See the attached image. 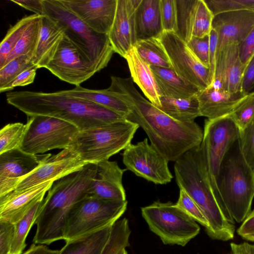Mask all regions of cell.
Returning a JSON list of instances; mask_svg holds the SVG:
<instances>
[{
  "instance_id": "cell-1",
  "label": "cell",
  "mask_w": 254,
  "mask_h": 254,
  "mask_svg": "<svg viewBox=\"0 0 254 254\" xmlns=\"http://www.w3.org/2000/svg\"><path fill=\"white\" fill-rule=\"evenodd\" d=\"M108 88L117 93L130 109L126 119L141 127L150 144L169 161L175 162L201 144L203 131L195 122H180L164 113L141 95L131 77L112 76Z\"/></svg>"
},
{
  "instance_id": "cell-2",
  "label": "cell",
  "mask_w": 254,
  "mask_h": 254,
  "mask_svg": "<svg viewBox=\"0 0 254 254\" xmlns=\"http://www.w3.org/2000/svg\"><path fill=\"white\" fill-rule=\"evenodd\" d=\"M174 172L179 188L187 192L207 219L209 226L205 231L209 237L222 241L233 239L234 222L224 207L201 144L175 161Z\"/></svg>"
},
{
  "instance_id": "cell-3",
  "label": "cell",
  "mask_w": 254,
  "mask_h": 254,
  "mask_svg": "<svg viewBox=\"0 0 254 254\" xmlns=\"http://www.w3.org/2000/svg\"><path fill=\"white\" fill-rule=\"evenodd\" d=\"M6 98L8 104L27 117L41 115L58 118L72 124L80 131L126 119L105 107L68 96L61 91L9 92Z\"/></svg>"
},
{
  "instance_id": "cell-4",
  "label": "cell",
  "mask_w": 254,
  "mask_h": 254,
  "mask_svg": "<svg viewBox=\"0 0 254 254\" xmlns=\"http://www.w3.org/2000/svg\"><path fill=\"white\" fill-rule=\"evenodd\" d=\"M96 169L97 164L88 163L81 170L54 183L43 199L35 221L33 243L49 245L64 239L67 216L74 205L87 195Z\"/></svg>"
},
{
  "instance_id": "cell-5",
  "label": "cell",
  "mask_w": 254,
  "mask_h": 254,
  "mask_svg": "<svg viewBox=\"0 0 254 254\" xmlns=\"http://www.w3.org/2000/svg\"><path fill=\"white\" fill-rule=\"evenodd\" d=\"M215 179L228 216L234 223L243 222L252 211L254 173L242 153L239 139L225 154Z\"/></svg>"
},
{
  "instance_id": "cell-6",
  "label": "cell",
  "mask_w": 254,
  "mask_h": 254,
  "mask_svg": "<svg viewBox=\"0 0 254 254\" xmlns=\"http://www.w3.org/2000/svg\"><path fill=\"white\" fill-rule=\"evenodd\" d=\"M44 15L56 23L83 59L96 72L106 67L114 51L108 34L96 32L68 10L60 0H42Z\"/></svg>"
},
{
  "instance_id": "cell-7",
  "label": "cell",
  "mask_w": 254,
  "mask_h": 254,
  "mask_svg": "<svg viewBox=\"0 0 254 254\" xmlns=\"http://www.w3.org/2000/svg\"><path fill=\"white\" fill-rule=\"evenodd\" d=\"M138 127L125 119L79 130L67 148L85 163L97 164L125 150Z\"/></svg>"
},
{
  "instance_id": "cell-8",
  "label": "cell",
  "mask_w": 254,
  "mask_h": 254,
  "mask_svg": "<svg viewBox=\"0 0 254 254\" xmlns=\"http://www.w3.org/2000/svg\"><path fill=\"white\" fill-rule=\"evenodd\" d=\"M127 200L86 196L72 207L66 221L65 242L113 225L127 209Z\"/></svg>"
},
{
  "instance_id": "cell-9",
  "label": "cell",
  "mask_w": 254,
  "mask_h": 254,
  "mask_svg": "<svg viewBox=\"0 0 254 254\" xmlns=\"http://www.w3.org/2000/svg\"><path fill=\"white\" fill-rule=\"evenodd\" d=\"M141 211L150 230L165 245L184 247L199 233L196 221L171 202L155 201Z\"/></svg>"
},
{
  "instance_id": "cell-10",
  "label": "cell",
  "mask_w": 254,
  "mask_h": 254,
  "mask_svg": "<svg viewBox=\"0 0 254 254\" xmlns=\"http://www.w3.org/2000/svg\"><path fill=\"white\" fill-rule=\"evenodd\" d=\"M20 148L33 155L67 148L79 130L71 123L46 116H28Z\"/></svg>"
},
{
  "instance_id": "cell-11",
  "label": "cell",
  "mask_w": 254,
  "mask_h": 254,
  "mask_svg": "<svg viewBox=\"0 0 254 254\" xmlns=\"http://www.w3.org/2000/svg\"><path fill=\"white\" fill-rule=\"evenodd\" d=\"M123 162L127 170L155 184H166L173 178L169 161L149 144L147 138L129 144L123 153Z\"/></svg>"
},
{
  "instance_id": "cell-12",
  "label": "cell",
  "mask_w": 254,
  "mask_h": 254,
  "mask_svg": "<svg viewBox=\"0 0 254 254\" xmlns=\"http://www.w3.org/2000/svg\"><path fill=\"white\" fill-rule=\"evenodd\" d=\"M169 58L172 69L200 91L209 87V69L194 55L187 43L176 33L163 31L158 38Z\"/></svg>"
},
{
  "instance_id": "cell-13",
  "label": "cell",
  "mask_w": 254,
  "mask_h": 254,
  "mask_svg": "<svg viewBox=\"0 0 254 254\" xmlns=\"http://www.w3.org/2000/svg\"><path fill=\"white\" fill-rule=\"evenodd\" d=\"M240 133L239 128L230 115L205 120L201 144L209 171L214 178L225 154L239 139Z\"/></svg>"
},
{
  "instance_id": "cell-14",
  "label": "cell",
  "mask_w": 254,
  "mask_h": 254,
  "mask_svg": "<svg viewBox=\"0 0 254 254\" xmlns=\"http://www.w3.org/2000/svg\"><path fill=\"white\" fill-rule=\"evenodd\" d=\"M86 164L68 148L63 149L56 155L46 154L36 168L17 182L13 191L50 181H56L81 170Z\"/></svg>"
},
{
  "instance_id": "cell-15",
  "label": "cell",
  "mask_w": 254,
  "mask_h": 254,
  "mask_svg": "<svg viewBox=\"0 0 254 254\" xmlns=\"http://www.w3.org/2000/svg\"><path fill=\"white\" fill-rule=\"evenodd\" d=\"M45 68L61 80L75 86H80L96 73L64 34L56 54Z\"/></svg>"
},
{
  "instance_id": "cell-16",
  "label": "cell",
  "mask_w": 254,
  "mask_h": 254,
  "mask_svg": "<svg viewBox=\"0 0 254 254\" xmlns=\"http://www.w3.org/2000/svg\"><path fill=\"white\" fill-rule=\"evenodd\" d=\"M72 13L96 32L108 34L115 17L118 0H60Z\"/></svg>"
},
{
  "instance_id": "cell-17",
  "label": "cell",
  "mask_w": 254,
  "mask_h": 254,
  "mask_svg": "<svg viewBox=\"0 0 254 254\" xmlns=\"http://www.w3.org/2000/svg\"><path fill=\"white\" fill-rule=\"evenodd\" d=\"M141 0H118L114 21L108 37L114 53L125 58L137 42L135 11Z\"/></svg>"
},
{
  "instance_id": "cell-18",
  "label": "cell",
  "mask_w": 254,
  "mask_h": 254,
  "mask_svg": "<svg viewBox=\"0 0 254 254\" xmlns=\"http://www.w3.org/2000/svg\"><path fill=\"white\" fill-rule=\"evenodd\" d=\"M254 27V9L225 12L214 16L212 28L218 36L217 53L232 44H240Z\"/></svg>"
},
{
  "instance_id": "cell-19",
  "label": "cell",
  "mask_w": 254,
  "mask_h": 254,
  "mask_svg": "<svg viewBox=\"0 0 254 254\" xmlns=\"http://www.w3.org/2000/svg\"><path fill=\"white\" fill-rule=\"evenodd\" d=\"M45 155H33L20 148L0 154V197L13 191L17 182L36 168Z\"/></svg>"
},
{
  "instance_id": "cell-20",
  "label": "cell",
  "mask_w": 254,
  "mask_h": 254,
  "mask_svg": "<svg viewBox=\"0 0 254 254\" xmlns=\"http://www.w3.org/2000/svg\"><path fill=\"white\" fill-rule=\"evenodd\" d=\"M127 170L121 168L116 161L108 160L97 163L96 175L86 196L110 200H126L122 179Z\"/></svg>"
},
{
  "instance_id": "cell-21",
  "label": "cell",
  "mask_w": 254,
  "mask_h": 254,
  "mask_svg": "<svg viewBox=\"0 0 254 254\" xmlns=\"http://www.w3.org/2000/svg\"><path fill=\"white\" fill-rule=\"evenodd\" d=\"M55 181H50L0 197V221L13 224L19 220L46 193Z\"/></svg>"
},
{
  "instance_id": "cell-22",
  "label": "cell",
  "mask_w": 254,
  "mask_h": 254,
  "mask_svg": "<svg viewBox=\"0 0 254 254\" xmlns=\"http://www.w3.org/2000/svg\"><path fill=\"white\" fill-rule=\"evenodd\" d=\"M247 95L243 91L231 93L210 87L200 91L196 96L200 116L214 119L229 115Z\"/></svg>"
},
{
  "instance_id": "cell-23",
  "label": "cell",
  "mask_w": 254,
  "mask_h": 254,
  "mask_svg": "<svg viewBox=\"0 0 254 254\" xmlns=\"http://www.w3.org/2000/svg\"><path fill=\"white\" fill-rule=\"evenodd\" d=\"M125 59L127 62L133 81L138 86L147 99L159 108L161 95L150 65L140 57L134 47Z\"/></svg>"
},
{
  "instance_id": "cell-24",
  "label": "cell",
  "mask_w": 254,
  "mask_h": 254,
  "mask_svg": "<svg viewBox=\"0 0 254 254\" xmlns=\"http://www.w3.org/2000/svg\"><path fill=\"white\" fill-rule=\"evenodd\" d=\"M137 41L159 38L163 33L160 0H141L135 14Z\"/></svg>"
},
{
  "instance_id": "cell-25",
  "label": "cell",
  "mask_w": 254,
  "mask_h": 254,
  "mask_svg": "<svg viewBox=\"0 0 254 254\" xmlns=\"http://www.w3.org/2000/svg\"><path fill=\"white\" fill-rule=\"evenodd\" d=\"M161 96L186 99L200 90L195 85L178 76L172 68L150 66Z\"/></svg>"
},
{
  "instance_id": "cell-26",
  "label": "cell",
  "mask_w": 254,
  "mask_h": 254,
  "mask_svg": "<svg viewBox=\"0 0 254 254\" xmlns=\"http://www.w3.org/2000/svg\"><path fill=\"white\" fill-rule=\"evenodd\" d=\"M64 35L62 28L47 16L42 18V27L33 63L38 68H45L56 54Z\"/></svg>"
},
{
  "instance_id": "cell-27",
  "label": "cell",
  "mask_w": 254,
  "mask_h": 254,
  "mask_svg": "<svg viewBox=\"0 0 254 254\" xmlns=\"http://www.w3.org/2000/svg\"><path fill=\"white\" fill-rule=\"evenodd\" d=\"M112 226L66 241L59 254H102L109 240Z\"/></svg>"
},
{
  "instance_id": "cell-28",
  "label": "cell",
  "mask_w": 254,
  "mask_h": 254,
  "mask_svg": "<svg viewBox=\"0 0 254 254\" xmlns=\"http://www.w3.org/2000/svg\"><path fill=\"white\" fill-rule=\"evenodd\" d=\"M68 96L88 100L112 110L126 118L130 113V109L126 103L115 92L108 88L101 90L87 89L80 86L72 89L61 90Z\"/></svg>"
},
{
  "instance_id": "cell-29",
  "label": "cell",
  "mask_w": 254,
  "mask_h": 254,
  "mask_svg": "<svg viewBox=\"0 0 254 254\" xmlns=\"http://www.w3.org/2000/svg\"><path fill=\"white\" fill-rule=\"evenodd\" d=\"M160 109L172 118L182 122L190 123L200 116L196 95L186 99H176L161 96Z\"/></svg>"
},
{
  "instance_id": "cell-30",
  "label": "cell",
  "mask_w": 254,
  "mask_h": 254,
  "mask_svg": "<svg viewBox=\"0 0 254 254\" xmlns=\"http://www.w3.org/2000/svg\"><path fill=\"white\" fill-rule=\"evenodd\" d=\"M226 52V90L235 93L242 91V84L246 68L241 61L238 44L224 47Z\"/></svg>"
},
{
  "instance_id": "cell-31",
  "label": "cell",
  "mask_w": 254,
  "mask_h": 254,
  "mask_svg": "<svg viewBox=\"0 0 254 254\" xmlns=\"http://www.w3.org/2000/svg\"><path fill=\"white\" fill-rule=\"evenodd\" d=\"M43 16L36 14L9 55L4 65L13 59L21 56L28 55L33 59L40 39Z\"/></svg>"
},
{
  "instance_id": "cell-32",
  "label": "cell",
  "mask_w": 254,
  "mask_h": 254,
  "mask_svg": "<svg viewBox=\"0 0 254 254\" xmlns=\"http://www.w3.org/2000/svg\"><path fill=\"white\" fill-rule=\"evenodd\" d=\"M134 47L140 57L150 66L172 68L166 51L158 38L137 41Z\"/></svg>"
},
{
  "instance_id": "cell-33",
  "label": "cell",
  "mask_w": 254,
  "mask_h": 254,
  "mask_svg": "<svg viewBox=\"0 0 254 254\" xmlns=\"http://www.w3.org/2000/svg\"><path fill=\"white\" fill-rule=\"evenodd\" d=\"M43 199L38 201L19 220L13 224L11 254H21L25 248L26 237L31 227L35 224Z\"/></svg>"
},
{
  "instance_id": "cell-34",
  "label": "cell",
  "mask_w": 254,
  "mask_h": 254,
  "mask_svg": "<svg viewBox=\"0 0 254 254\" xmlns=\"http://www.w3.org/2000/svg\"><path fill=\"white\" fill-rule=\"evenodd\" d=\"M197 0H176L177 13L176 33L187 43L192 37L193 15Z\"/></svg>"
},
{
  "instance_id": "cell-35",
  "label": "cell",
  "mask_w": 254,
  "mask_h": 254,
  "mask_svg": "<svg viewBox=\"0 0 254 254\" xmlns=\"http://www.w3.org/2000/svg\"><path fill=\"white\" fill-rule=\"evenodd\" d=\"M35 15L36 14H33L23 17L7 31L0 45V68L4 65L9 55Z\"/></svg>"
},
{
  "instance_id": "cell-36",
  "label": "cell",
  "mask_w": 254,
  "mask_h": 254,
  "mask_svg": "<svg viewBox=\"0 0 254 254\" xmlns=\"http://www.w3.org/2000/svg\"><path fill=\"white\" fill-rule=\"evenodd\" d=\"M34 66L32 58L28 56H21L7 63L0 68V92L6 91L14 79L21 72Z\"/></svg>"
},
{
  "instance_id": "cell-37",
  "label": "cell",
  "mask_w": 254,
  "mask_h": 254,
  "mask_svg": "<svg viewBox=\"0 0 254 254\" xmlns=\"http://www.w3.org/2000/svg\"><path fill=\"white\" fill-rule=\"evenodd\" d=\"M26 130V124L10 123L0 130V154L5 152L20 148Z\"/></svg>"
},
{
  "instance_id": "cell-38",
  "label": "cell",
  "mask_w": 254,
  "mask_h": 254,
  "mask_svg": "<svg viewBox=\"0 0 254 254\" xmlns=\"http://www.w3.org/2000/svg\"><path fill=\"white\" fill-rule=\"evenodd\" d=\"M214 15L204 0H197L195 7L192 35L203 38L209 36L212 29Z\"/></svg>"
},
{
  "instance_id": "cell-39",
  "label": "cell",
  "mask_w": 254,
  "mask_h": 254,
  "mask_svg": "<svg viewBox=\"0 0 254 254\" xmlns=\"http://www.w3.org/2000/svg\"><path fill=\"white\" fill-rule=\"evenodd\" d=\"M230 116L240 131L244 129L254 118V91L248 94Z\"/></svg>"
},
{
  "instance_id": "cell-40",
  "label": "cell",
  "mask_w": 254,
  "mask_h": 254,
  "mask_svg": "<svg viewBox=\"0 0 254 254\" xmlns=\"http://www.w3.org/2000/svg\"><path fill=\"white\" fill-rule=\"evenodd\" d=\"M214 16L225 12L254 9V0H204Z\"/></svg>"
},
{
  "instance_id": "cell-41",
  "label": "cell",
  "mask_w": 254,
  "mask_h": 254,
  "mask_svg": "<svg viewBox=\"0 0 254 254\" xmlns=\"http://www.w3.org/2000/svg\"><path fill=\"white\" fill-rule=\"evenodd\" d=\"M175 204L205 229L208 227L207 219L194 200L183 189H180L179 198Z\"/></svg>"
},
{
  "instance_id": "cell-42",
  "label": "cell",
  "mask_w": 254,
  "mask_h": 254,
  "mask_svg": "<svg viewBox=\"0 0 254 254\" xmlns=\"http://www.w3.org/2000/svg\"><path fill=\"white\" fill-rule=\"evenodd\" d=\"M239 141L244 158L254 173V118L240 131Z\"/></svg>"
},
{
  "instance_id": "cell-43",
  "label": "cell",
  "mask_w": 254,
  "mask_h": 254,
  "mask_svg": "<svg viewBox=\"0 0 254 254\" xmlns=\"http://www.w3.org/2000/svg\"><path fill=\"white\" fill-rule=\"evenodd\" d=\"M160 9L164 31H177V7L176 0H160Z\"/></svg>"
},
{
  "instance_id": "cell-44",
  "label": "cell",
  "mask_w": 254,
  "mask_h": 254,
  "mask_svg": "<svg viewBox=\"0 0 254 254\" xmlns=\"http://www.w3.org/2000/svg\"><path fill=\"white\" fill-rule=\"evenodd\" d=\"M197 59L206 67H209V36L203 38L192 36L187 43Z\"/></svg>"
},
{
  "instance_id": "cell-45",
  "label": "cell",
  "mask_w": 254,
  "mask_h": 254,
  "mask_svg": "<svg viewBox=\"0 0 254 254\" xmlns=\"http://www.w3.org/2000/svg\"><path fill=\"white\" fill-rule=\"evenodd\" d=\"M14 235V225L0 221V254H11Z\"/></svg>"
},
{
  "instance_id": "cell-46",
  "label": "cell",
  "mask_w": 254,
  "mask_h": 254,
  "mask_svg": "<svg viewBox=\"0 0 254 254\" xmlns=\"http://www.w3.org/2000/svg\"><path fill=\"white\" fill-rule=\"evenodd\" d=\"M239 48L241 60L247 65L254 55V27L245 39L239 44Z\"/></svg>"
},
{
  "instance_id": "cell-47",
  "label": "cell",
  "mask_w": 254,
  "mask_h": 254,
  "mask_svg": "<svg viewBox=\"0 0 254 254\" xmlns=\"http://www.w3.org/2000/svg\"><path fill=\"white\" fill-rule=\"evenodd\" d=\"M209 78L210 85L213 82L217 55L218 36L216 31L212 29L209 35Z\"/></svg>"
},
{
  "instance_id": "cell-48",
  "label": "cell",
  "mask_w": 254,
  "mask_h": 254,
  "mask_svg": "<svg viewBox=\"0 0 254 254\" xmlns=\"http://www.w3.org/2000/svg\"><path fill=\"white\" fill-rule=\"evenodd\" d=\"M37 69L34 65L21 72L8 86L6 91L11 90L17 86H23L32 83L34 81Z\"/></svg>"
},
{
  "instance_id": "cell-49",
  "label": "cell",
  "mask_w": 254,
  "mask_h": 254,
  "mask_svg": "<svg viewBox=\"0 0 254 254\" xmlns=\"http://www.w3.org/2000/svg\"><path fill=\"white\" fill-rule=\"evenodd\" d=\"M237 232L243 239L254 242V210L244 220Z\"/></svg>"
},
{
  "instance_id": "cell-50",
  "label": "cell",
  "mask_w": 254,
  "mask_h": 254,
  "mask_svg": "<svg viewBox=\"0 0 254 254\" xmlns=\"http://www.w3.org/2000/svg\"><path fill=\"white\" fill-rule=\"evenodd\" d=\"M254 88V55L246 66L244 73L242 91L248 94Z\"/></svg>"
},
{
  "instance_id": "cell-51",
  "label": "cell",
  "mask_w": 254,
  "mask_h": 254,
  "mask_svg": "<svg viewBox=\"0 0 254 254\" xmlns=\"http://www.w3.org/2000/svg\"><path fill=\"white\" fill-rule=\"evenodd\" d=\"M24 8L33 12L34 14L43 15L42 0H11Z\"/></svg>"
},
{
  "instance_id": "cell-52",
  "label": "cell",
  "mask_w": 254,
  "mask_h": 254,
  "mask_svg": "<svg viewBox=\"0 0 254 254\" xmlns=\"http://www.w3.org/2000/svg\"><path fill=\"white\" fill-rule=\"evenodd\" d=\"M60 250H54L44 245L32 244L29 248L22 254H59Z\"/></svg>"
},
{
  "instance_id": "cell-53",
  "label": "cell",
  "mask_w": 254,
  "mask_h": 254,
  "mask_svg": "<svg viewBox=\"0 0 254 254\" xmlns=\"http://www.w3.org/2000/svg\"><path fill=\"white\" fill-rule=\"evenodd\" d=\"M117 254H127L126 249L121 250Z\"/></svg>"
},
{
  "instance_id": "cell-54",
  "label": "cell",
  "mask_w": 254,
  "mask_h": 254,
  "mask_svg": "<svg viewBox=\"0 0 254 254\" xmlns=\"http://www.w3.org/2000/svg\"><path fill=\"white\" fill-rule=\"evenodd\" d=\"M240 254H254L251 253H242Z\"/></svg>"
},
{
  "instance_id": "cell-55",
  "label": "cell",
  "mask_w": 254,
  "mask_h": 254,
  "mask_svg": "<svg viewBox=\"0 0 254 254\" xmlns=\"http://www.w3.org/2000/svg\"></svg>"
},
{
  "instance_id": "cell-56",
  "label": "cell",
  "mask_w": 254,
  "mask_h": 254,
  "mask_svg": "<svg viewBox=\"0 0 254 254\" xmlns=\"http://www.w3.org/2000/svg\"></svg>"
}]
</instances>
